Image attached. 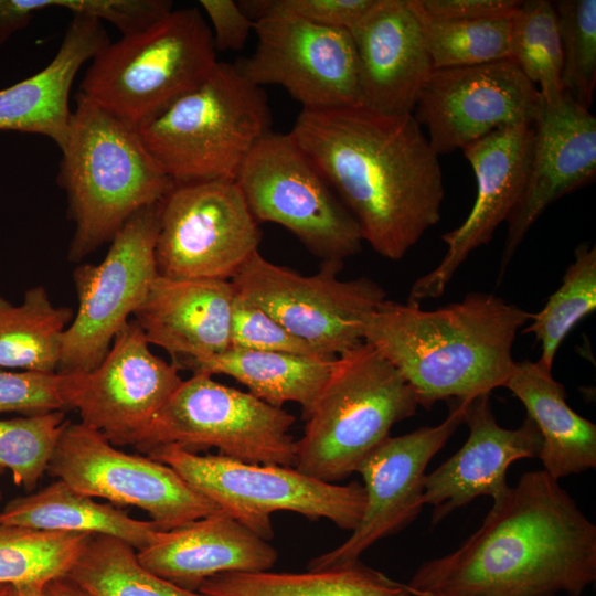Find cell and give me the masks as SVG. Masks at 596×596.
Listing matches in <instances>:
<instances>
[{
    "label": "cell",
    "instance_id": "1",
    "mask_svg": "<svg viewBox=\"0 0 596 596\" xmlns=\"http://www.w3.org/2000/svg\"><path fill=\"white\" fill-rule=\"evenodd\" d=\"M289 134L382 257L403 258L440 220L439 156L413 114L301 109Z\"/></svg>",
    "mask_w": 596,
    "mask_h": 596
},
{
    "label": "cell",
    "instance_id": "2",
    "mask_svg": "<svg viewBox=\"0 0 596 596\" xmlns=\"http://www.w3.org/2000/svg\"><path fill=\"white\" fill-rule=\"evenodd\" d=\"M596 581V526L544 470L493 499L456 551L423 563L413 596H579Z\"/></svg>",
    "mask_w": 596,
    "mask_h": 596
},
{
    "label": "cell",
    "instance_id": "3",
    "mask_svg": "<svg viewBox=\"0 0 596 596\" xmlns=\"http://www.w3.org/2000/svg\"><path fill=\"white\" fill-rule=\"evenodd\" d=\"M531 317L488 292H470L434 310L386 299L366 320L364 342L401 373L418 405L429 408L505 386L515 364V337Z\"/></svg>",
    "mask_w": 596,
    "mask_h": 596
},
{
    "label": "cell",
    "instance_id": "4",
    "mask_svg": "<svg viewBox=\"0 0 596 596\" xmlns=\"http://www.w3.org/2000/svg\"><path fill=\"white\" fill-rule=\"evenodd\" d=\"M60 150L57 183L74 223L68 247L73 262L110 243L134 214L161 202L174 185L136 127L79 92Z\"/></svg>",
    "mask_w": 596,
    "mask_h": 596
},
{
    "label": "cell",
    "instance_id": "5",
    "mask_svg": "<svg viewBox=\"0 0 596 596\" xmlns=\"http://www.w3.org/2000/svg\"><path fill=\"white\" fill-rule=\"evenodd\" d=\"M137 130L173 183L235 181L247 155L272 132V115L262 87L234 64L217 62L201 84Z\"/></svg>",
    "mask_w": 596,
    "mask_h": 596
},
{
    "label": "cell",
    "instance_id": "6",
    "mask_svg": "<svg viewBox=\"0 0 596 596\" xmlns=\"http://www.w3.org/2000/svg\"><path fill=\"white\" fill-rule=\"evenodd\" d=\"M418 406L393 364L362 342L334 359L296 440L294 467L324 482L343 480Z\"/></svg>",
    "mask_w": 596,
    "mask_h": 596
},
{
    "label": "cell",
    "instance_id": "7",
    "mask_svg": "<svg viewBox=\"0 0 596 596\" xmlns=\"http://www.w3.org/2000/svg\"><path fill=\"white\" fill-rule=\"evenodd\" d=\"M217 62L201 11L172 10L151 26L104 46L78 92L137 128L201 84Z\"/></svg>",
    "mask_w": 596,
    "mask_h": 596
},
{
    "label": "cell",
    "instance_id": "8",
    "mask_svg": "<svg viewBox=\"0 0 596 596\" xmlns=\"http://www.w3.org/2000/svg\"><path fill=\"white\" fill-rule=\"evenodd\" d=\"M171 467L194 490L215 503L259 538H274L272 514L299 513L309 520L327 519L353 531L364 512L363 485H334L311 478L295 467L252 464L222 455H199L177 445L145 453Z\"/></svg>",
    "mask_w": 596,
    "mask_h": 596
},
{
    "label": "cell",
    "instance_id": "9",
    "mask_svg": "<svg viewBox=\"0 0 596 596\" xmlns=\"http://www.w3.org/2000/svg\"><path fill=\"white\" fill-rule=\"evenodd\" d=\"M235 182L257 223L285 227L321 264L343 265L361 251L356 221L289 132L262 138Z\"/></svg>",
    "mask_w": 596,
    "mask_h": 596
},
{
    "label": "cell",
    "instance_id": "10",
    "mask_svg": "<svg viewBox=\"0 0 596 596\" xmlns=\"http://www.w3.org/2000/svg\"><path fill=\"white\" fill-rule=\"evenodd\" d=\"M294 423L283 407L193 373L169 397L135 448L143 454L170 444L193 453L216 448L240 461L294 467Z\"/></svg>",
    "mask_w": 596,
    "mask_h": 596
},
{
    "label": "cell",
    "instance_id": "11",
    "mask_svg": "<svg viewBox=\"0 0 596 596\" xmlns=\"http://www.w3.org/2000/svg\"><path fill=\"white\" fill-rule=\"evenodd\" d=\"M342 267L323 263L317 274L305 276L257 251L231 281L290 333L337 358L364 342L366 320L386 300L371 278L340 279Z\"/></svg>",
    "mask_w": 596,
    "mask_h": 596
},
{
    "label": "cell",
    "instance_id": "12",
    "mask_svg": "<svg viewBox=\"0 0 596 596\" xmlns=\"http://www.w3.org/2000/svg\"><path fill=\"white\" fill-rule=\"evenodd\" d=\"M160 202L134 214L99 264H81L73 281L78 307L64 332L56 373L86 374L105 359L158 276L155 246Z\"/></svg>",
    "mask_w": 596,
    "mask_h": 596
},
{
    "label": "cell",
    "instance_id": "13",
    "mask_svg": "<svg viewBox=\"0 0 596 596\" xmlns=\"http://www.w3.org/2000/svg\"><path fill=\"white\" fill-rule=\"evenodd\" d=\"M260 240L235 181L174 183L160 202L157 272L172 279L231 280Z\"/></svg>",
    "mask_w": 596,
    "mask_h": 596
},
{
    "label": "cell",
    "instance_id": "14",
    "mask_svg": "<svg viewBox=\"0 0 596 596\" xmlns=\"http://www.w3.org/2000/svg\"><path fill=\"white\" fill-rule=\"evenodd\" d=\"M46 472L87 497L137 507L162 530L220 510L171 467L118 449L81 422L66 424Z\"/></svg>",
    "mask_w": 596,
    "mask_h": 596
},
{
    "label": "cell",
    "instance_id": "15",
    "mask_svg": "<svg viewBox=\"0 0 596 596\" xmlns=\"http://www.w3.org/2000/svg\"><path fill=\"white\" fill-rule=\"evenodd\" d=\"M254 22L256 47L234 63L248 82L281 86L301 109L360 106L358 58L348 29L284 17Z\"/></svg>",
    "mask_w": 596,
    "mask_h": 596
},
{
    "label": "cell",
    "instance_id": "16",
    "mask_svg": "<svg viewBox=\"0 0 596 596\" xmlns=\"http://www.w3.org/2000/svg\"><path fill=\"white\" fill-rule=\"evenodd\" d=\"M541 95L509 58L434 70L413 116L440 156L507 126L533 125Z\"/></svg>",
    "mask_w": 596,
    "mask_h": 596
},
{
    "label": "cell",
    "instance_id": "17",
    "mask_svg": "<svg viewBox=\"0 0 596 596\" xmlns=\"http://www.w3.org/2000/svg\"><path fill=\"white\" fill-rule=\"evenodd\" d=\"M446 419L408 434L387 437L356 469L362 476L366 503L352 534L339 546L315 556L309 571L345 566L377 541L395 534L413 522L422 508L425 469L464 423L466 401L451 400Z\"/></svg>",
    "mask_w": 596,
    "mask_h": 596
},
{
    "label": "cell",
    "instance_id": "18",
    "mask_svg": "<svg viewBox=\"0 0 596 596\" xmlns=\"http://www.w3.org/2000/svg\"><path fill=\"white\" fill-rule=\"evenodd\" d=\"M182 381L179 369L156 355L130 320L102 363L82 374L71 408L114 446L136 447Z\"/></svg>",
    "mask_w": 596,
    "mask_h": 596
},
{
    "label": "cell",
    "instance_id": "19",
    "mask_svg": "<svg viewBox=\"0 0 596 596\" xmlns=\"http://www.w3.org/2000/svg\"><path fill=\"white\" fill-rule=\"evenodd\" d=\"M533 136V125L507 126L461 149L476 177L475 203L459 226L440 236L446 254L414 281L406 302L421 305L439 298L470 253L488 244L498 226L508 221L524 188Z\"/></svg>",
    "mask_w": 596,
    "mask_h": 596
},
{
    "label": "cell",
    "instance_id": "20",
    "mask_svg": "<svg viewBox=\"0 0 596 596\" xmlns=\"http://www.w3.org/2000/svg\"><path fill=\"white\" fill-rule=\"evenodd\" d=\"M533 147L518 204L509 216L498 283L542 213L560 198L596 177V117L562 94L541 97L533 123Z\"/></svg>",
    "mask_w": 596,
    "mask_h": 596
},
{
    "label": "cell",
    "instance_id": "21",
    "mask_svg": "<svg viewBox=\"0 0 596 596\" xmlns=\"http://www.w3.org/2000/svg\"><path fill=\"white\" fill-rule=\"evenodd\" d=\"M354 42L360 106L384 115L413 114L434 71L409 0H374L349 29Z\"/></svg>",
    "mask_w": 596,
    "mask_h": 596
},
{
    "label": "cell",
    "instance_id": "22",
    "mask_svg": "<svg viewBox=\"0 0 596 596\" xmlns=\"http://www.w3.org/2000/svg\"><path fill=\"white\" fill-rule=\"evenodd\" d=\"M490 394L468 400L465 418L469 436L464 446L424 478V504L433 507L432 523L480 496L492 499L509 485L507 470L519 459L536 457L542 445L535 424L526 418L515 429L501 427L492 413Z\"/></svg>",
    "mask_w": 596,
    "mask_h": 596
},
{
    "label": "cell",
    "instance_id": "23",
    "mask_svg": "<svg viewBox=\"0 0 596 596\" xmlns=\"http://www.w3.org/2000/svg\"><path fill=\"white\" fill-rule=\"evenodd\" d=\"M234 296L231 280L158 275L134 320L148 343L162 348L180 370L231 347Z\"/></svg>",
    "mask_w": 596,
    "mask_h": 596
},
{
    "label": "cell",
    "instance_id": "24",
    "mask_svg": "<svg viewBox=\"0 0 596 596\" xmlns=\"http://www.w3.org/2000/svg\"><path fill=\"white\" fill-rule=\"evenodd\" d=\"M139 562L153 574L192 592L222 573L269 571L278 558L268 541L222 510L162 530L137 552Z\"/></svg>",
    "mask_w": 596,
    "mask_h": 596
},
{
    "label": "cell",
    "instance_id": "25",
    "mask_svg": "<svg viewBox=\"0 0 596 596\" xmlns=\"http://www.w3.org/2000/svg\"><path fill=\"white\" fill-rule=\"evenodd\" d=\"M109 42L100 21L73 14L52 61L36 74L0 89V130L42 135L61 149L72 119L73 81Z\"/></svg>",
    "mask_w": 596,
    "mask_h": 596
},
{
    "label": "cell",
    "instance_id": "26",
    "mask_svg": "<svg viewBox=\"0 0 596 596\" xmlns=\"http://www.w3.org/2000/svg\"><path fill=\"white\" fill-rule=\"evenodd\" d=\"M538 361L515 362L505 384L524 405L542 439L538 457L558 480L596 467V425L573 411L566 392Z\"/></svg>",
    "mask_w": 596,
    "mask_h": 596
},
{
    "label": "cell",
    "instance_id": "27",
    "mask_svg": "<svg viewBox=\"0 0 596 596\" xmlns=\"http://www.w3.org/2000/svg\"><path fill=\"white\" fill-rule=\"evenodd\" d=\"M0 523L113 536L137 552L150 545L162 531L153 521L137 520L111 503H100L77 492L58 479L7 503L0 511Z\"/></svg>",
    "mask_w": 596,
    "mask_h": 596
},
{
    "label": "cell",
    "instance_id": "28",
    "mask_svg": "<svg viewBox=\"0 0 596 596\" xmlns=\"http://www.w3.org/2000/svg\"><path fill=\"white\" fill-rule=\"evenodd\" d=\"M334 359L228 348L209 359L189 362L184 368L210 376H231L252 395L276 407L297 403L306 417L329 377Z\"/></svg>",
    "mask_w": 596,
    "mask_h": 596
},
{
    "label": "cell",
    "instance_id": "29",
    "mask_svg": "<svg viewBox=\"0 0 596 596\" xmlns=\"http://www.w3.org/2000/svg\"><path fill=\"white\" fill-rule=\"evenodd\" d=\"M206 596H413L398 583L360 561L305 573L228 572L205 579Z\"/></svg>",
    "mask_w": 596,
    "mask_h": 596
},
{
    "label": "cell",
    "instance_id": "30",
    "mask_svg": "<svg viewBox=\"0 0 596 596\" xmlns=\"http://www.w3.org/2000/svg\"><path fill=\"white\" fill-rule=\"evenodd\" d=\"M73 310L56 307L43 286L29 288L21 304L0 297V368L56 373Z\"/></svg>",
    "mask_w": 596,
    "mask_h": 596
},
{
    "label": "cell",
    "instance_id": "31",
    "mask_svg": "<svg viewBox=\"0 0 596 596\" xmlns=\"http://www.w3.org/2000/svg\"><path fill=\"white\" fill-rule=\"evenodd\" d=\"M95 596H206L148 571L128 543L93 534L66 574Z\"/></svg>",
    "mask_w": 596,
    "mask_h": 596
},
{
    "label": "cell",
    "instance_id": "32",
    "mask_svg": "<svg viewBox=\"0 0 596 596\" xmlns=\"http://www.w3.org/2000/svg\"><path fill=\"white\" fill-rule=\"evenodd\" d=\"M596 309V247L581 243L566 268L561 286L544 307L532 313L522 332L532 333L541 345L538 363L552 370L560 345L571 330Z\"/></svg>",
    "mask_w": 596,
    "mask_h": 596
},
{
    "label": "cell",
    "instance_id": "33",
    "mask_svg": "<svg viewBox=\"0 0 596 596\" xmlns=\"http://www.w3.org/2000/svg\"><path fill=\"white\" fill-rule=\"evenodd\" d=\"M92 535L0 523V584L45 583L66 575Z\"/></svg>",
    "mask_w": 596,
    "mask_h": 596
},
{
    "label": "cell",
    "instance_id": "34",
    "mask_svg": "<svg viewBox=\"0 0 596 596\" xmlns=\"http://www.w3.org/2000/svg\"><path fill=\"white\" fill-rule=\"evenodd\" d=\"M434 70L509 58L511 19L448 20L428 15L412 0Z\"/></svg>",
    "mask_w": 596,
    "mask_h": 596
},
{
    "label": "cell",
    "instance_id": "35",
    "mask_svg": "<svg viewBox=\"0 0 596 596\" xmlns=\"http://www.w3.org/2000/svg\"><path fill=\"white\" fill-rule=\"evenodd\" d=\"M511 60L543 99L560 97L562 52L556 12L549 0H526L511 19Z\"/></svg>",
    "mask_w": 596,
    "mask_h": 596
},
{
    "label": "cell",
    "instance_id": "36",
    "mask_svg": "<svg viewBox=\"0 0 596 596\" xmlns=\"http://www.w3.org/2000/svg\"><path fill=\"white\" fill-rule=\"evenodd\" d=\"M561 40L562 93L585 109L596 87V0L553 2Z\"/></svg>",
    "mask_w": 596,
    "mask_h": 596
},
{
    "label": "cell",
    "instance_id": "37",
    "mask_svg": "<svg viewBox=\"0 0 596 596\" xmlns=\"http://www.w3.org/2000/svg\"><path fill=\"white\" fill-rule=\"evenodd\" d=\"M68 422L65 411L0 419V471H10L17 486L33 490Z\"/></svg>",
    "mask_w": 596,
    "mask_h": 596
},
{
    "label": "cell",
    "instance_id": "38",
    "mask_svg": "<svg viewBox=\"0 0 596 596\" xmlns=\"http://www.w3.org/2000/svg\"><path fill=\"white\" fill-rule=\"evenodd\" d=\"M81 377L0 368V413L28 416L71 408Z\"/></svg>",
    "mask_w": 596,
    "mask_h": 596
},
{
    "label": "cell",
    "instance_id": "39",
    "mask_svg": "<svg viewBox=\"0 0 596 596\" xmlns=\"http://www.w3.org/2000/svg\"><path fill=\"white\" fill-rule=\"evenodd\" d=\"M230 348L332 358L290 333L265 310L236 291L232 308Z\"/></svg>",
    "mask_w": 596,
    "mask_h": 596
},
{
    "label": "cell",
    "instance_id": "40",
    "mask_svg": "<svg viewBox=\"0 0 596 596\" xmlns=\"http://www.w3.org/2000/svg\"><path fill=\"white\" fill-rule=\"evenodd\" d=\"M374 0H241L242 10L256 21L267 17L298 19L311 24L350 29Z\"/></svg>",
    "mask_w": 596,
    "mask_h": 596
},
{
    "label": "cell",
    "instance_id": "41",
    "mask_svg": "<svg viewBox=\"0 0 596 596\" xmlns=\"http://www.w3.org/2000/svg\"><path fill=\"white\" fill-rule=\"evenodd\" d=\"M206 13L215 50L238 51L248 40L255 22L233 0H200Z\"/></svg>",
    "mask_w": 596,
    "mask_h": 596
},
{
    "label": "cell",
    "instance_id": "42",
    "mask_svg": "<svg viewBox=\"0 0 596 596\" xmlns=\"http://www.w3.org/2000/svg\"><path fill=\"white\" fill-rule=\"evenodd\" d=\"M422 12L448 20L512 18L520 0H412Z\"/></svg>",
    "mask_w": 596,
    "mask_h": 596
},
{
    "label": "cell",
    "instance_id": "43",
    "mask_svg": "<svg viewBox=\"0 0 596 596\" xmlns=\"http://www.w3.org/2000/svg\"><path fill=\"white\" fill-rule=\"evenodd\" d=\"M62 9V0H0V44L24 29L43 10Z\"/></svg>",
    "mask_w": 596,
    "mask_h": 596
},
{
    "label": "cell",
    "instance_id": "44",
    "mask_svg": "<svg viewBox=\"0 0 596 596\" xmlns=\"http://www.w3.org/2000/svg\"><path fill=\"white\" fill-rule=\"evenodd\" d=\"M42 596H95L67 575L46 581Z\"/></svg>",
    "mask_w": 596,
    "mask_h": 596
},
{
    "label": "cell",
    "instance_id": "45",
    "mask_svg": "<svg viewBox=\"0 0 596 596\" xmlns=\"http://www.w3.org/2000/svg\"><path fill=\"white\" fill-rule=\"evenodd\" d=\"M44 583L9 585L2 596H42Z\"/></svg>",
    "mask_w": 596,
    "mask_h": 596
},
{
    "label": "cell",
    "instance_id": "46",
    "mask_svg": "<svg viewBox=\"0 0 596 596\" xmlns=\"http://www.w3.org/2000/svg\"><path fill=\"white\" fill-rule=\"evenodd\" d=\"M9 585L0 584V596H2Z\"/></svg>",
    "mask_w": 596,
    "mask_h": 596
},
{
    "label": "cell",
    "instance_id": "47",
    "mask_svg": "<svg viewBox=\"0 0 596 596\" xmlns=\"http://www.w3.org/2000/svg\"><path fill=\"white\" fill-rule=\"evenodd\" d=\"M416 596H432V595H428V594H417Z\"/></svg>",
    "mask_w": 596,
    "mask_h": 596
},
{
    "label": "cell",
    "instance_id": "48",
    "mask_svg": "<svg viewBox=\"0 0 596 596\" xmlns=\"http://www.w3.org/2000/svg\"><path fill=\"white\" fill-rule=\"evenodd\" d=\"M0 499H1V490H0Z\"/></svg>",
    "mask_w": 596,
    "mask_h": 596
}]
</instances>
